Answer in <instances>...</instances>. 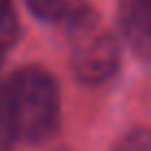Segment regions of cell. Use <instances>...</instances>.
Listing matches in <instances>:
<instances>
[{
  "mask_svg": "<svg viewBox=\"0 0 151 151\" xmlns=\"http://www.w3.org/2000/svg\"><path fill=\"white\" fill-rule=\"evenodd\" d=\"M18 38V16L14 0H0V62L11 51Z\"/></svg>",
  "mask_w": 151,
  "mask_h": 151,
  "instance_id": "5",
  "label": "cell"
},
{
  "mask_svg": "<svg viewBox=\"0 0 151 151\" xmlns=\"http://www.w3.org/2000/svg\"><path fill=\"white\" fill-rule=\"evenodd\" d=\"M120 22L133 53L151 60V0H122Z\"/></svg>",
  "mask_w": 151,
  "mask_h": 151,
  "instance_id": "3",
  "label": "cell"
},
{
  "mask_svg": "<svg viewBox=\"0 0 151 151\" xmlns=\"http://www.w3.org/2000/svg\"><path fill=\"white\" fill-rule=\"evenodd\" d=\"M113 151H151V131L149 129H131L113 147Z\"/></svg>",
  "mask_w": 151,
  "mask_h": 151,
  "instance_id": "6",
  "label": "cell"
},
{
  "mask_svg": "<svg viewBox=\"0 0 151 151\" xmlns=\"http://www.w3.org/2000/svg\"><path fill=\"white\" fill-rule=\"evenodd\" d=\"M29 11L38 16L40 20H49V22H73L78 16L89 11L85 7V0H24Z\"/></svg>",
  "mask_w": 151,
  "mask_h": 151,
  "instance_id": "4",
  "label": "cell"
},
{
  "mask_svg": "<svg viewBox=\"0 0 151 151\" xmlns=\"http://www.w3.org/2000/svg\"><path fill=\"white\" fill-rule=\"evenodd\" d=\"M60 120V85L45 67H20L0 82V124L14 142L42 145L58 133Z\"/></svg>",
  "mask_w": 151,
  "mask_h": 151,
  "instance_id": "1",
  "label": "cell"
},
{
  "mask_svg": "<svg viewBox=\"0 0 151 151\" xmlns=\"http://www.w3.org/2000/svg\"><path fill=\"white\" fill-rule=\"evenodd\" d=\"M16 142L11 140V136L5 131V127L0 124V151H11V147H14Z\"/></svg>",
  "mask_w": 151,
  "mask_h": 151,
  "instance_id": "7",
  "label": "cell"
},
{
  "mask_svg": "<svg viewBox=\"0 0 151 151\" xmlns=\"http://www.w3.org/2000/svg\"><path fill=\"white\" fill-rule=\"evenodd\" d=\"M69 45V65L73 76L85 85H102L111 80L120 67V45L91 11L73 20Z\"/></svg>",
  "mask_w": 151,
  "mask_h": 151,
  "instance_id": "2",
  "label": "cell"
}]
</instances>
